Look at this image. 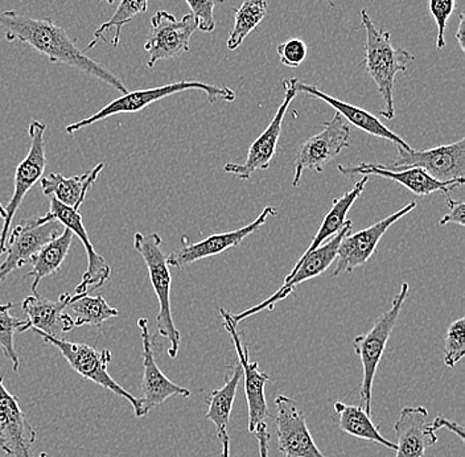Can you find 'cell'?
Wrapping results in <instances>:
<instances>
[{
  "label": "cell",
  "instance_id": "21",
  "mask_svg": "<svg viewBox=\"0 0 465 457\" xmlns=\"http://www.w3.org/2000/svg\"><path fill=\"white\" fill-rule=\"evenodd\" d=\"M337 170L345 176H354V174H362V176H378L382 179L392 180L398 183L415 196H430L432 194H450V191L460 188L464 185L465 180H452V182H439L434 177L430 176L426 171L420 168H407V170L392 171L386 165L374 164V163H361L359 165H339Z\"/></svg>",
  "mask_w": 465,
  "mask_h": 457
},
{
  "label": "cell",
  "instance_id": "5",
  "mask_svg": "<svg viewBox=\"0 0 465 457\" xmlns=\"http://www.w3.org/2000/svg\"><path fill=\"white\" fill-rule=\"evenodd\" d=\"M409 283H402L400 293L395 295L391 307L377 317L373 327L365 334L354 337L353 348L362 363V383L360 389L363 410L371 416V397H373L374 378L381 358L385 353L389 339L397 325L398 317L402 311L406 299L409 298Z\"/></svg>",
  "mask_w": 465,
  "mask_h": 457
},
{
  "label": "cell",
  "instance_id": "47",
  "mask_svg": "<svg viewBox=\"0 0 465 457\" xmlns=\"http://www.w3.org/2000/svg\"><path fill=\"white\" fill-rule=\"evenodd\" d=\"M286 457H291V456H286Z\"/></svg>",
  "mask_w": 465,
  "mask_h": 457
},
{
  "label": "cell",
  "instance_id": "7",
  "mask_svg": "<svg viewBox=\"0 0 465 457\" xmlns=\"http://www.w3.org/2000/svg\"><path fill=\"white\" fill-rule=\"evenodd\" d=\"M351 226H353V224L351 221L341 232L337 233L328 243H322L318 249L302 255L299 261H296L292 270L284 276L283 286L279 288L274 295L270 296L269 299L260 303V304L243 311V313H231L232 322L238 325L242 320L254 316V314L260 313L262 311H272L275 307L276 303L289 298L296 286H299V284L303 283L305 281H310V279L318 278L322 273L327 272L332 266L333 262L336 261L340 243L344 240L345 235L351 232Z\"/></svg>",
  "mask_w": 465,
  "mask_h": 457
},
{
  "label": "cell",
  "instance_id": "24",
  "mask_svg": "<svg viewBox=\"0 0 465 457\" xmlns=\"http://www.w3.org/2000/svg\"><path fill=\"white\" fill-rule=\"evenodd\" d=\"M296 90L298 93H304V94L311 95V97L319 98L325 104L332 106L340 115L344 116L345 121L356 126L357 129L362 130L363 133L369 135L377 136L380 139L391 142L397 147L405 148V150H411L407 142L403 141L400 135L389 130L385 124H381L380 119L361 107L354 106V104H348V102L337 100V98L331 97L327 93L318 89L315 85H308V84L302 83L296 80Z\"/></svg>",
  "mask_w": 465,
  "mask_h": 457
},
{
  "label": "cell",
  "instance_id": "23",
  "mask_svg": "<svg viewBox=\"0 0 465 457\" xmlns=\"http://www.w3.org/2000/svg\"><path fill=\"white\" fill-rule=\"evenodd\" d=\"M397 433L395 457H424L426 450L436 444L438 436L423 406L405 407L394 426Z\"/></svg>",
  "mask_w": 465,
  "mask_h": 457
},
{
  "label": "cell",
  "instance_id": "33",
  "mask_svg": "<svg viewBox=\"0 0 465 457\" xmlns=\"http://www.w3.org/2000/svg\"><path fill=\"white\" fill-rule=\"evenodd\" d=\"M465 356V320L464 317L450 323L444 336V363L453 368Z\"/></svg>",
  "mask_w": 465,
  "mask_h": 457
},
{
  "label": "cell",
  "instance_id": "44",
  "mask_svg": "<svg viewBox=\"0 0 465 457\" xmlns=\"http://www.w3.org/2000/svg\"><path fill=\"white\" fill-rule=\"evenodd\" d=\"M109 5H114L115 0H106Z\"/></svg>",
  "mask_w": 465,
  "mask_h": 457
},
{
  "label": "cell",
  "instance_id": "40",
  "mask_svg": "<svg viewBox=\"0 0 465 457\" xmlns=\"http://www.w3.org/2000/svg\"><path fill=\"white\" fill-rule=\"evenodd\" d=\"M221 441V457H231V441H229L228 431L217 433Z\"/></svg>",
  "mask_w": 465,
  "mask_h": 457
},
{
  "label": "cell",
  "instance_id": "17",
  "mask_svg": "<svg viewBox=\"0 0 465 457\" xmlns=\"http://www.w3.org/2000/svg\"><path fill=\"white\" fill-rule=\"evenodd\" d=\"M278 450L291 457H325L315 444L307 421L292 398L279 395L275 400Z\"/></svg>",
  "mask_w": 465,
  "mask_h": 457
},
{
  "label": "cell",
  "instance_id": "46",
  "mask_svg": "<svg viewBox=\"0 0 465 457\" xmlns=\"http://www.w3.org/2000/svg\"><path fill=\"white\" fill-rule=\"evenodd\" d=\"M5 254V252L2 250V246H0V255Z\"/></svg>",
  "mask_w": 465,
  "mask_h": 457
},
{
  "label": "cell",
  "instance_id": "4",
  "mask_svg": "<svg viewBox=\"0 0 465 457\" xmlns=\"http://www.w3.org/2000/svg\"><path fill=\"white\" fill-rule=\"evenodd\" d=\"M188 90H202V92L206 93L208 102H211V104H214L218 100L235 101V93L231 87L211 85V84H203L200 81H179V83L170 84V85L127 92L126 94H122V97L116 98L106 106L102 107L94 114L66 126V134L78 133V131L104 121L110 116L142 112L145 107L153 104V102L164 100V98L171 97V95L177 94V93L188 92Z\"/></svg>",
  "mask_w": 465,
  "mask_h": 457
},
{
  "label": "cell",
  "instance_id": "16",
  "mask_svg": "<svg viewBox=\"0 0 465 457\" xmlns=\"http://www.w3.org/2000/svg\"><path fill=\"white\" fill-rule=\"evenodd\" d=\"M276 214H278V212H276L274 206H266L252 223L243 226V228L235 229L232 232L217 233V234L209 235V237L194 243H189L187 238H183V243L184 244L179 249L173 250L168 255V266L177 270H184L185 267L191 266L194 262L223 254L226 250L242 243L245 238L257 232L261 226L266 224L267 218Z\"/></svg>",
  "mask_w": 465,
  "mask_h": 457
},
{
  "label": "cell",
  "instance_id": "28",
  "mask_svg": "<svg viewBox=\"0 0 465 457\" xmlns=\"http://www.w3.org/2000/svg\"><path fill=\"white\" fill-rule=\"evenodd\" d=\"M241 378H242V369L238 363V365L232 366V374L226 377L223 386L213 390L211 397L206 401L208 403L206 419L216 426L217 433L228 430L232 404H234Z\"/></svg>",
  "mask_w": 465,
  "mask_h": 457
},
{
  "label": "cell",
  "instance_id": "38",
  "mask_svg": "<svg viewBox=\"0 0 465 457\" xmlns=\"http://www.w3.org/2000/svg\"><path fill=\"white\" fill-rule=\"evenodd\" d=\"M431 426L434 431L438 430H449L450 432L455 433L461 442H465V430L461 424L456 423V422H450V419L444 418V416H436L434 422H431Z\"/></svg>",
  "mask_w": 465,
  "mask_h": 457
},
{
  "label": "cell",
  "instance_id": "35",
  "mask_svg": "<svg viewBox=\"0 0 465 457\" xmlns=\"http://www.w3.org/2000/svg\"><path fill=\"white\" fill-rule=\"evenodd\" d=\"M191 14L197 20L200 31L213 32L216 28V19H214V8L217 5L223 3V0H185Z\"/></svg>",
  "mask_w": 465,
  "mask_h": 457
},
{
  "label": "cell",
  "instance_id": "30",
  "mask_svg": "<svg viewBox=\"0 0 465 457\" xmlns=\"http://www.w3.org/2000/svg\"><path fill=\"white\" fill-rule=\"evenodd\" d=\"M68 308H71L74 313V325L84 327V325H92V327H102L104 322L119 316V311L109 305L104 296L75 295L73 293L72 302Z\"/></svg>",
  "mask_w": 465,
  "mask_h": 457
},
{
  "label": "cell",
  "instance_id": "36",
  "mask_svg": "<svg viewBox=\"0 0 465 457\" xmlns=\"http://www.w3.org/2000/svg\"><path fill=\"white\" fill-rule=\"evenodd\" d=\"M276 51L279 60L287 68H298L307 57V45L301 39H290L279 44Z\"/></svg>",
  "mask_w": 465,
  "mask_h": 457
},
{
  "label": "cell",
  "instance_id": "27",
  "mask_svg": "<svg viewBox=\"0 0 465 457\" xmlns=\"http://www.w3.org/2000/svg\"><path fill=\"white\" fill-rule=\"evenodd\" d=\"M334 412L339 415V427L342 432L362 441L383 445L389 450L395 451L397 448V444L381 435L380 429L373 423L371 416L363 410V407L336 402Z\"/></svg>",
  "mask_w": 465,
  "mask_h": 457
},
{
  "label": "cell",
  "instance_id": "19",
  "mask_svg": "<svg viewBox=\"0 0 465 457\" xmlns=\"http://www.w3.org/2000/svg\"><path fill=\"white\" fill-rule=\"evenodd\" d=\"M49 217L58 221L64 228L71 230L73 234L81 241L85 247L87 255V269L84 273L83 281L75 287V295H87L89 291H97L106 284L112 276V267L109 266L104 258L95 252L92 240L87 234L85 225H84L83 215L80 212L63 205L57 200L51 199V208H49Z\"/></svg>",
  "mask_w": 465,
  "mask_h": 457
},
{
  "label": "cell",
  "instance_id": "12",
  "mask_svg": "<svg viewBox=\"0 0 465 457\" xmlns=\"http://www.w3.org/2000/svg\"><path fill=\"white\" fill-rule=\"evenodd\" d=\"M397 160L389 170L401 171L420 168L439 182L465 180V139L450 144H441L430 150H405L397 147Z\"/></svg>",
  "mask_w": 465,
  "mask_h": 457
},
{
  "label": "cell",
  "instance_id": "1",
  "mask_svg": "<svg viewBox=\"0 0 465 457\" xmlns=\"http://www.w3.org/2000/svg\"><path fill=\"white\" fill-rule=\"evenodd\" d=\"M0 29L5 32L8 43L27 44L35 51L48 58L49 63L64 64L90 77L114 87L126 94L129 92L124 81L102 64L86 56L85 52L73 42L65 28L52 19H35L16 11H0Z\"/></svg>",
  "mask_w": 465,
  "mask_h": 457
},
{
  "label": "cell",
  "instance_id": "39",
  "mask_svg": "<svg viewBox=\"0 0 465 457\" xmlns=\"http://www.w3.org/2000/svg\"><path fill=\"white\" fill-rule=\"evenodd\" d=\"M252 435L257 438L258 444H260L261 457H269L270 432L267 430V424H261Z\"/></svg>",
  "mask_w": 465,
  "mask_h": 457
},
{
  "label": "cell",
  "instance_id": "8",
  "mask_svg": "<svg viewBox=\"0 0 465 457\" xmlns=\"http://www.w3.org/2000/svg\"><path fill=\"white\" fill-rule=\"evenodd\" d=\"M64 226L48 214L35 215L16 226L5 243L7 258L0 264V284L16 269L32 263L49 241L64 232Z\"/></svg>",
  "mask_w": 465,
  "mask_h": 457
},
{
  "label": "cell",
  "instance_id": "18",
  "mask_svg": "<svg viewBox=\"0 0 465 457\" xmlns=\"http://www.w3.org/2000/svg\"><path fill=\"white\" fill-rule=\"evenodd\" d=\"M142 345H143V380H142V397L139 398V412L136 418H143L151 410L164 403L171 397H191L187 387L176 385L160 371L153 356V337L148 328L147 319H139Z\"/></svg>",
  "mask_w": 465,
  "mask_h": 457
},
{
  "label": "cell",
  "instance_id": "2",
  "mask_svg": "<svg viewBox=\"0 0 465 457\" xmlns=\"http://www.w3.org/2000/svg\"><path fill=\"white\" fill-rule=\"evenodd\" d=\"M360 17L366 32L365 57L360 65L365 66L382 97L383 109L381 115L391 121L395 118L392 98L395 77L400 73L406 72L407 65L415 60V56L406 49H394L391 34L388 31H380L369 16L368 11L361 10Z\"/></svg>",
  "mask_w": 465,
  "mask_h": 457
},
{
  "label": "cell",
  "instance_id": "29",
  "mask_svg": "<svg viewBox=\"0 0 465 457\" xmlns=\"http://www.w3.org/2000/svg\"><path fill=\"white\" fill-rule=\"evenodd\" d=\"M150 0H121L114 15L109 22L104 23L93 35V40L86 49L94 48L97 43L104 42L116 46L121 43L122 31L131 20L148 10Z\"/></svg>",
  "mask_w": 465,
  "mask_h": 457
},
{
  "label": "cell",
  "instance_id": "11",
  "mask_svg": "<svg viewBox=\"0 0 465 457\" xmlns=\"http://www.w3.org/2000/svg\"><path fill=\"white\" fill-rule=\"evenodd\" d=\"M197 28V20L192 14L184 15L180 20L167 11L153 15L151 31L144 43L148 68H153L160 60H173L188 54L191 37Z\"/></svg>",
  "mask_w": 465,
  "mask_h": 457
},
{
  "label": "cell",
  "instance_id": "37",
  "mask_svg": "<svg viewBox=\"0 0 465 457\" xmlns=\"http://www.w3.org/2000/svg\"><path fill=\"white\" fill-rule=\"evenodd\" d=\"M450 212L440 220V225H447V224H458L459 226L464 228L465 226V204L461 200L449 199Z\"/></svg>",
  "mask_w": 465,
  "mask_h": 457
},
{
  "label": "cell",
  "instance_id": "3",
  "mask_svg": "<svg viewBox=\"0 0 465 457\" xmlns=\"http://www.w3.org/2000/svg\"><path fill=\"white\" fill-rule=\"evenodd\" d=\"M134 247H135L136 253L143 258L153 293L158 298L159 313L156 316L158 334L170 343L168 356L176 358L177 353H179L182 336H180V331L173 322V308H171L173 276H171L167 257L162 250V237L158 233H151V234L135 233Z\"/></svg>",
  "mask_w": 465,
  "mask_h": 457
},
{
  "label": "cell",
  "instance_id": "9",
  "mask_svg": "<svg viewBox=\"0 0 465 457\" xmlns=\"http://www.w3.org/2000/svg\"><path fill=\"white\" fill-rule=\"evenodd\" d=\"M351 142V130L339 113L330 122H322V130L299 147L293 160L292 186H299L304 171L322 172L328 163L339 156Z\"/></svg>",
  "mask_w": 465,
  "mask_h": 457
},
{
  "label": "cell",
  "instance_id": "26",
  "mask_svg": "<svg viewBox=\"0 0 465 457\" xmlns=\"http://www.w3.org/2000/svg\"><path fill=\"white\" fill-rule=\"evenodd\" d=\"M73 238L74 234L69 229H64L58 237L49 241L45 246L40 250L39 254L32 261V270L25 276V278H32L31 290L32 293H37V287L40 282L46 276L56 273L60 267L63 266L69 250H71Z\"/></svg>",
  "mask_w": 465,
  "mask_h": 457
},
{
  "label": "cell",
  "instance_id": "6",
  "mask_svg": "<svg viewBox=\"0 0 465 457\" xmlns=\"http://www.w3.org/2000/svg\"><path fill=\"white\" fill-rule=\"evenodd\" d=\"M36 334L42 337L44 343L54 346L65 358L73 371L77 372L85 380L92 381L98 386L114 392L118 397L124 398L133 406L134 414H138L139 398L134 397L119 385L107 371L113 358L109 349H95L86 343L66 342L60 337L48 336L45 333Z\"/></svg>",
  "mask_w": 465,
  "mask_h": 457
},
{
  "label": "cell",
  "instance_id": "25",
  "mask_svg": "<svg viewBox=\"0 0 465 457\" xmlns=\"http://www.w3.org/2000/svg\"><path fill=\"white\" fill-rule=\"evenodd\" d=\"M104 168V163H98L94 168L86 171L81 176L66 177L61 174H46L40 180L43 194L49 199L57 200L63 205L80 212L81 205L86 199L87 192L95 184Z\"/></svg>",
  "mask_w": 465,
  "mask_h": 457
},
{
  "label": "cell",
  "instance_id": "14",
  "mask_svg": "<svg viewBox=\"0 0 465 457\" xmlns=\"http://www.w3.org/2000/svg\"><path fill=\"white\" fill-rule=\"evenodd\" d=\"M220 314L223 319V327L231 334L238 361H240L238 363L242 369L247 409H249V432L254 433L261 424L266 423V419L270 416L266 395H264V387L269 383L270 377L266 373L260 371L258 363L250 360L249 349L242 343L237 331V324L231 319V313H228L225 308H220Z\"/></svg>",
  "mask_w": 465,
  "mask_h": 457
},
{
  "label": "cell",
  "instance_id": "41",
  "mask_svg": "<svg viewBox=\"0 0 465 457\" xmlns=\"http://www.w3.org/2000/svg\"><path fill=\"white\" fill-rule=\"evenodd\" d=\"M456 39H458L459 45L461 51L465 52V14L461 13L459 16V27L456 32Z\"/></svg>",
  "mask_w": 465,
  "mask_h": 457
},
{
  "label": "cell",
  "instance_id": "43",
  "mask_svg": "<svg viewBox=\"0 0 465 457\" xmlns=\"http://www.w3.org/2000/svg\"><path fill=\"white\" fill-rule=\"evenodd\" d=\"M39 457H51V456H49L48 453L42 452V453H40Z\"/></svg>",
  "mask_w": 465,
  "mask_h": 457
},
{
  "label": "cell",
  "instance_id": "20",
  "mask_svg": "<svg viewBox=\"0 0 465 457\" xmlns=\"http://www.w3.org/2000/svg\"><path fill=\"white\" fill-rule=\"evenodd\" d=\"M36 441V430L20 407L19 398L8 392L0 377V448L8 456L34 457Z\"/></svg>",
  "mask_w": 465,
  "mask_h": 457
},
{
  "label": "cell",
  "instance_id": "10",
  "mask_svg": "<svg viewBox=\"0 0 465 457\" xmlns=\"http://www.w3.org/2000/svg\"><path fill=\"white\" fill-rule=\"evenodd\" d=\"M46 124L44 122L32 121L29 124L28 134L31 144H29L27 156L17 165L16 171H15L13 197L8 201L7 206H5V217L3 220L2 232H0V246H2L5 253L8 232H10L11 225H13L15 214L19 211L20 205H22L23 200L25 199L28 192L34 188L37 182L42 180L44 172H45V138H44Z\"/></svg>",
  "mask_w": 465,
  "mask_h": 457
},
{
  "label": "cell",
  "instance_id": "15",
  "mask_svg": "<svg viewBox=\"0 0 465 457\" xmlns=\"http://www.w3.org/2000/svg\"><path fill=\"white\" fill-rule=\"evenodd\" d=\"M295 85L296 78L283 81L284 98L281 106L276 110L274 118L270 122L267 129L250 145L245 163L243 164L228 163L223 167L225 174L237 176L241 180H249L254 172L264 171L270 167V163H272L276 153V147H278L279 138H281L284 116H286L291 102L298 94Z\"/></svg>",
  "mask_w": 465,
  "mask_h": 457
},
{
  "label": "cell",
  "instance_id": "45",
  "mask_svg": "<svg viewBox=\"0 0 465 457\" xmlns=\"http://www.w3.org/2000/svg\"><path fill=\"white\" fill-rule=\"evenodd\" d=\"M328 2H330L331 7H334L333 0H328Z\"/></svg>",
  "mask_w": 465,
  "mask_h": 457
},
{
  "label": "cell",
  "instance_id": "31",
  "mask_svg": "<svg viewBox=\"0 0 465 457\" xmlns=\"http://www.w3.org/2000/svg\"><path fill=\"white\" fill-rule=\"evenodd\" d=\"M266 0H245L240 8L234 10V25L229 34L228 48L235 51L243 40L257 29L266 17Z\"/></svg>",
  "mask_w": 465,
  "mask_h": 457
},
{
  "label": "cell",
  "instance_id": "34",
  "mask_svg": "<svg viewBox=\"0 0 465 457\" xmlns=\"http://www.w3.org/2000/svg\"><path fill=\"white\" fill-rule=\"evenodd\" d=\"M429 8L434 17L436 27H438L436 49L441 51L446 46L444 34H446L447 23H449L450 15L456 8V0H430Z\"/></svg>",
  "mask_w": 465,
  "mask_h": 457
},
{
  "label": "cell",
  "instance_id": "42",
  "mask_svg": "<svg viewBox=\"0 0 465 457\" xmlns=\"http://www.w3.org/2000/svg\"><path fill=\"white\" fill-rule=\"evenodd\" d=\"M5 206H3L2 203H0V218H3V220H5Z\"/></svg>",
  "mask_w": 465,
  "mask_h": 457
},
{
  "label": "cell",
  "instance_id": "13",
  "mask_svg": "<svg viewBox=\"0 0 465 457\" xmlns=\"http://www.w3.org/2000/svg\"><path fill=\"white\" fill-rule=\"evenodd\" d=\"M415 208H417V203L411 201L400 211L378 221L374 225L356 233L351 232L345 235L344 240L340 243L337 264L333 270L334 278L342 273H353L354 270L363 266L366 262L371 261V258L376 254L378 243H381L386 232Z\"/></svg>",
  "mask_w": 465,
  "mask_h": 457
},
{
  "label": "cell",
  "instance_id": "32",
  "mask_svg": "<svg viewBox=\"0 0 465 457\" xmlns=\"http://www.w3.org/2000/svg\"><path fill=\"white\" fill-rule=\"evenodd\" d=\"M14 307V303L0 304V349L13 365V371L16 373L20 369V360L15 351V333L16 332L22 333V329L27 324V320H20L13 316L11 310Z\"/></svg>",
  "mask_w": 465,
  "mask_h": 457
},
{
  "label": "cell",
  "instance_id": "22",
  "mask_svg": "<svg viewBox=\"0 0 465 457\" xmlns=\"http://www.w3.org/2000/svg\"><path fill=\"white\" fill-rule=\"evenodd\" d=\"M73 295L63 293L56 302L43 298L39 293L28 296L23 302V313L27 316V324L22 329V333L32 331L34 333H45L48 336L60 337L75 328L74 319L66 313Z\"/></svg>",
  "mask_w": 465,
  "mask_h": 457
}]
</instances>
